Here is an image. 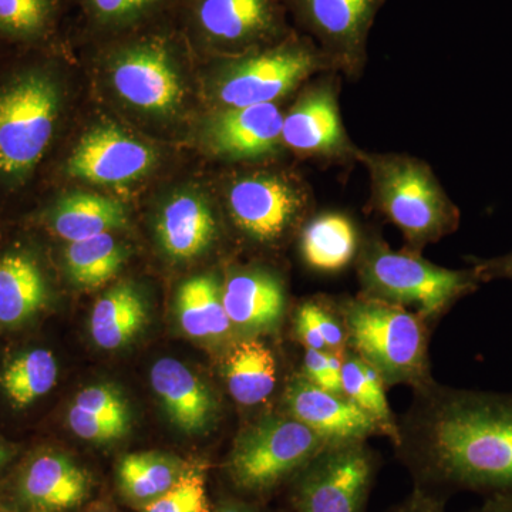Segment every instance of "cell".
Wrapping results in <instances>:
<instances>
[{
    "mask_svg": "<svg viewBox=\"0 0 512 512\" xmlns=\"http://www.w3.org/2000/svg\"><path fill=\"white\" fill-rule=\"evenodd\" d=\"M69 426L80 439L93 441V443H107L126 436L128 429L120 424L99 419L92 414L82 412L76 407H70Z\"/></svg>",
    "mask_w": 512,
    "mask_h": 512,
    "instance_id": "d590c367",
    "label": "cell"
},
{
    "mask_svg": "<svg viewBox=\"0 0 512 512\" xmlns=\"http://www.w3.org/2000/svg\"><path fill=\"white\" fill-rule=\"evenodd\" d=\"M373 210L402 232L409 251L419 252L458 229L461 212L429 163L407 153H375L360 148Z\"/></svg>",
    "mask_w": 512,
    "mask_h": 512,
    "instance_id": "7a4b0ae2",
    "label": "cell"
},
{
    "mask_svg": "<svg viewBox=\"0 0 512 512\" xmlns=\"http://www.w3.org/2000/svg\"><path fill=\"white\" fill-rule=\"evenodd\" d=\"M468 512H512L510 495H488L484 503Z\"/></svg>",
    "mask_w": 512,
    "mask_h": 512,
    "instance_id": "ab89813d",
    "label": "cell"
},
{
    "mask_svg": "<svg viewBox=\"0 0 512 512\" xmlns=\"http://www.w3.org/2000/svg\"><path fill=\"white\" fill-rule=\"evenodd\" d=\"M225 380L238 404L251 407L264 403L274 393L278 380L274 353L259 340L235 343L225 360Z\"/></svg>",
    "mask_w": 512,
    "mask_h": 512,
    "instance_id": "cb8c5ba5",
    "label": "cell"
},
{
    "mask_svg": "<svg viewBox=\"0 0 512 512\" xmlns=\"http://www.w3.org/2000/svg\"><path fill=\"white\" fill-rule=\"evenodd\" d=\"M126 224V207L120 201L86 192L66 195L50 215V227L67 242L110 234Z\"/></svg>",
    "mask_w": 512,
    "mask_h": 512,
    "instance_id": "603a6c76",
    "label": "cell"
},
{
    "mask_svg": "<svg viewBox=\"0 0 512 512\" xmlns=\"http://www.w3.org/2000/svg\"><path fill=\"white\" fill-rule=\"evenodd\" d=\"M96 512H110V511H96Z\"/></svg>",
    "mask_w": 512,
    "mask_h": 512,
    "instance_id": "7bdbcfd3",
    "label": "cell"
},
{
    "mask_svg": "<svg viewBox=\"0 0 512 512\" xmlns=\"http://www.w3.org/2000/svg\"><path fill=\"white\" fill-rule=\"evenodd\" d=\"M177 315L181 328L194 339L218 340L234 329L225 311L221 282L214 275L194 276L180 286Z\"/></svg>",
    "mask_w": 512,
    "mask_h": 512,
    "instance_id": "484cf974",
    "label": "cell"
},
{
    "mask_svg": "<svg viewBox=\"0 0 512 512\" xmlns=\"http://www.w3.org/2000/svg\"><path fill=\"white\" fill-rule=\"evenodd\" d=\"M157 235L161 248L173 259L187 261L204 254L218 235L210 201L200 192L174 195L160 212Z\"/></svg>",
    "mask_w": 512,
    "mask_h": 512,
    "instance_id": "d6986e66",
    "label": "cell"
},
{
    "mask_svg": "<svg viewBox=\"0 0 512 512\" xmlns=\"http://www.w3.org/2000/svg\"><path fill=\"white\" fill-rule=\"evenodd\" d=\"M343 353L305 349L301 375L320 389L345 396L342 387Z\"/></svg>",
    "mask_w": 512,
    "mask_h": 512,
    "instance_id": "e575fe53",
    "label": "cell"
},
{
    "mask_svg": "<svg viewBox=\"0 0 512 512\" xmlns=\"http://www.w3.org/2000/svg\"><path fill=\"white\" fill-rule=\"evenodd\" d=\"M143 512H211L201 468L187 466L180 480L147 504Z\"/></svg>",
    "mask_w": 512,
    "mask_h": 512,
    "instance_id": "d6a6232c",
    "label": "cell"
},
{
    "mask_svg": "<svg viewBox=\"0 0 512 512\" xmlns=\"http://www.w3.org/2000/svg\"><path fill=\"white\" fill-rule=\"evenodd\" d=\"M295 332L305 349L328 352L316 318V301H306L299 306L295 318Z\"/></svg>",
    "mask_w": 512,
    "mask_h": 512,
    "instance_id": "8d00e7d4",
    "label": "cell"
},
{
    "mask_svg": "<svg viewBox=\"0 0 512 512\" xmlns=\"http://www.w3.org/2000/svg\"><path fill=\"white\" fill-rule=\"evenodd\" d=\"M355 261L360 295L402 306L426 320L444 315L483 284L473 266L443 268L419 252L394 251L377 237L360 241Z\"/></svg>",
    "mask_w": 512,
    "mask_h": 512,
    "instance_id": "3957f363",
    "label": "cell"
},
{
    "mask_svg": "<svg viewBox=\"0 0 512 512\" xmlns=\"http://www.w3.org/2000/svg\"><path fill=\"white\" fill-rule=\"evenodd\" d=\"M342 79L336 72L320 73L299 89L295 103L285 111L282 141L286 150L318 163L356 161L360 148L350 138L340 111Z\"/></svg>",
    "mask_w": 512,
    "mask_h": 512,
    "instance_id": "4fadbf2b",
    "label": "cell"
},
{
    "mask_svg": "<svg viewBox=\"0 0 512 512\" xmlns=\"http://www.w3.org/2000/svg\"><path fill=\"white\" fill-rule=\"evenodd\" d=\"M73 407L99 419L130 427V409L124 397L110 386H90L77 394Z\"/></svg>",
    "mask_w": 512,
    "mask_h": 512,
    "instance_id": "836d02e7",
    "label": "cell"
},
{
    "mask_svg": "<svg viewBox=\"0 0 512 512\" xmlns=\"http://www.w3.org/2000/svg\"><path fill=\"white\" fill-rule=\"evenodd\" d=\"M478 278L483 284L497 279H510L512 281V251L508 254L495 256L491 259H480L473 264Z\"/></svg>",
    "mask_w": 512,
    "mask_h": 512,
    "instance_id": "f35d334b",
    "label": "cell"
},
{
    "mask_svg": "<svg viewBox=\"0 0 512 512\" xmlns=\"http://www.w3.org/2000/svg\"><path fill=\"white\" fill-rule=\"evenodd\" d=\"M366 441L330 443L292 478L296 512H366L376 477Z\"/></svg>",
    "mask_w": 512,
    "mask_h": 512,
    "instance_id": "8fae6325",
    "label": "cell"
},
{
    "mask_svg": "<svg viewBox=\"0 0 512 512\" xmlns=\"http://www.w3.org/2000/svg\"><path fill=\"white\" fill-rule=\"evenodd\" d=\"M90 477L63 454L36 457L20 478V501L29 512H64L83 503Z\"/></svg>",
    "mask_w": 512,
    "mask_h": 512,
    "instance_id": "ac0fdd59",
    "label": "cell"
},
{
    "mask_svg": "<svg viewBox=\"0 0 512 512\" xmlns=\"http://www.w3.org/2000/svg\"><path fill=\"white\" fill-rule=\"evenodd\" d=\"M60 111V90L49 73L30 70L0 92V174L30 173L49 147Z\"/></svg>",
    "mask_w": 512,
    "mask_h": 512,
    "instance_id": "30bf717a",
    "label": "cell"
},
{
    "mask_svg": "<svg viewBox=\"0 0 512 512\" xmlns=\"http://www.w3.org/2000/svg\"><path fill=\"white\" fill-rule=\"evenodd\" d=\"M332 64L315 42L295 32L274 46L231 57H218L211 94L218 109L278 103Z\"/></svg>",
    "mask_w": 512,
    "mask_h": 512,
    "instance_id": "5b68a950",
    "label": "cell"
},
{
    "mask_svg": "<svg viewBox=\"0 0 512 512\" xmlns=\"http://www.w3.org/2000/svg\"><path fill=\"white\" fill-rule=\"evenodd\" d=\"M127 259V249L111 234L69 242L64 251L67 272L82 288H99L120 271Z\"/></svg>",
    "mask_w": 512,
    "mask_h": 512,
    "instance_id": "f546056e",
    "label": "cell"
},
{
    "mask_svg": "<svg viewBox=\"0 0 512 512\" xmlns=\"http://www.w3.org/2000/svg\"><path fill=\"white\" fill-rule=\"evenodd\" d=\"M148 319L146 299L136 286L121 282L94 305L90 330L101 349L123 348L136 338Z\"/></svg>",
    "mask_w": 512,
    "mask_h": 512,
    "instance_id": "7402d4cb",
    "label": "cell"
},
{
    "mask_svg": "<svg viewBox=\"0 0 512 512\" xmlns=\"http://www.w3.org/2000/svg\"><path fill=\"white\" fill-rule=\"evenodd\" d=\"M63 0H0V36L39 43L55 35Z\"/></svg>",
    "mask_w": 512,
    "mask_h": 512,
    "instance_id": "1f68e13d",
    "label": "cell"
},
{
    "mask_svg": "<svg viewBox=\"0 0 512 512\" xmlns=\"http://www.w3.org/2000/svg\"><path fill=\"white\" fill-rule=\"evenodd\" d=\"M284 402L286 414L301 421L328 443L366 441L377 434L384 436L379 423L348 397L320 389L302 375L289 380Z\"/></svg>",
    "mask_w": 512,
    "mask_h": 512,
    "instance_id": "2e32d148",
    "label": "cell"
},
{
    "mask_svg": "<svg viewBox=\"0 0 512 512\" xmlns=\"http://www.w3.org/2000/svg\"><path fill=\"white\" fill-rule=\"evenodd\" d=\"M116 37L107 66L117 94L138 110L174 113L184 99L177 37L153 25Z\"/></svg>",
    "mask_w": 512,
    "mask_h": 512,
    "instance_id": "8992f818",
    "label": "cell"
},
{
    "mask_svg": "<svg viewBox=\"0 0 512 512\" xmlns=\"http://www.w3.org/2000/svg\"><path fill=\"white\" fill-rule=\"evenodd\" d=\"M225 204L232 224L245 238L271 247L301 232L311 220L313 194L298 174L255 171L229 181Z\"/></svg>",
    "mask_w": 512,
    "mask_h": 512,
    "instance_id": "9c48e42d",
    "label": "cell"
},
{
    "mask_svg": "<svg viewBox=\"0 0 512 512\" xmlns=\"http://www.w3.org/2000/svg\"><path fill=\"white\" fill-rule=\"evenodd\" d=\"M187 468L178 458L161 453H133L123 457L117 468L121 491L134 503L150 504L171 487Z\"/></svg>",
    "mask_w": 512,
    "mask_h": 512,
    "instance_id": "4316f807",
    "label": "cell"
},
{
    "mask_svg": "<svg viewBox=\"0 0 512 512\" xmlns=\"http://www.w3.org/2000/svg\"><path fill=\"white\" fill-rule=\"evenodd\" d=\"M8 457V450H6L5 444H3L2 440H0V467H2V464L8 460Z\"/></svg>",
    "mask_w": 512,
    "mask_h": 512,
    "instance_id": "b9f144b4",
    "label": "cell"
},
{
    "mask_svg": "<svg viewBox=\"0 0 512 512\" xmlns=\"http://www.w3.org/2000/svg\"><path fill=\"white\" fill-rule=\"evenodd\" d=\"M284 116L278 103L218 109L205 126V144L222 160H266L285 148Z\"/></svg>",
    "mask_w": 512,
    "mask_h": 512,
    "instance_id": "9a60e30c",
    "label": "cell"
},
{
    "mask_svg": "<svg viewBox=\"0 0 512 512\" xmlns=\"http://www.w3.org/2000/svg\"><path fill=\"white\" fill-rule=\"evenodd\" d=\"M47 286L36 262L25 254L0 258V323L18 326L45 308Z\"/></svg>",
    "mask_w": 512,
    "mask_h": 512,
    "instance_id": "d4e9b609",
    "label": "cell"
},
{
    "mask_svg": "<svg viewBox=\"0 0 512 512\" xmlns=\"http://www.w3.org/2000/svg\"><path fill=\"white\" fill-rule=\"evenodd\" d=\"M359 247L355 222L342 212L315 215L301 231L303 261L318 272L342 271L355 261Z\"/></svg>",
    "mask_w": 512,
    "mask_h": 512,
    "instance_id": "44dd1931",
    "label": "cell"
},
{
    "mask_svg": "<svg viewBox=\"0 0 512 512\" xmlns=\"http://www.w3.org/2000/svg\"><path fill=\"white\" fill-rule=\"evenodd\" d=\"M59 367L53 353L33 349L23 353L0 373V387L13 406L25 409L55 387Z\"/></svg>",
    "mask_w": 512,
    "mask_h": 512,
    "instance_id": "4dcf8cb0",
    "label": "cell"
},
{
    "mask_svg": "<svg viewBox=\"0 0 512 512\" xmlns=\"http://www.w3.org/2000/svg\"><path fill=\"white\" fill-rule=\"evenodd\" d=\"M342 387L343 394L373 417L382 427L384 436L389 437L397 446L400 427L387 402L386 384L372 366L349 349L343 353Z\"/></svg>",
    "mask_w": 512,
    "mask_h": 512,
    "instance_id": "83f0119b",
    "label": "cell"
},
{
    "mask_svg": "<svg viewBox=\"0 0 512 512\" xmlns=\"http://www.w3.org/2000/svg\"><path fill=\"white\" fill-rule=\"evenodd\" d=\"M156 161L153 147L103 124L84 134L67 161V173L87 183L124 185L144 177Z\"/></svg>",
    "mask_w": 512,
    "mask_h": 512,
    "instance_id": "5bb4252c",
    "label": "cell"
},
{
    "mask_svg": "<svg viewBox=\"0 0 512 512\" xmlns=\"http://www.w3.org/2000/svg\"><path fill=\"white\" fill-rule=\"evenodd\" d=\"M222 299L232 328L248 333L274 329L286 308L284 282L261 268L235 271L222 285Z\"/></svg>",
    "mask_w": 512,
    "mask_h": 512,
    "instance_id": "e0dca14e",
    "label": "cell"
},
{
    "mask_svg": "<svg viewBox=\"0 0 512 512\" xmlns=\"http://www.w3.org/2000/svg\"><path fill=\"white\" fill-rule=\"evenodd\" d=\"M400 427V456L430 490L512 497V393L431 384Z\"/></svg>",
    "mask_w": 512,
    "mask_h": 512,
    "instance_id": "6da1fadb",
    "label": "cell"
},
{
    "mask_svg": "<svg viewBox=\"0 0 512 512\" xmlns=\"http://www.w3.org/2000/svg\"><path fill=\"white\" fill-rule=\"evenodd\" d=\"M387 0H284L296 30L311 37L343 79L359 80L369 37Z\"/></svg>",
    "mask_w": 512,
    "mask_h": 512,
    "instance_id": "7c38bea8",
    "label": "cell"
},
{
    "mask_svg": "<svg viewBox=\"0 0 512 512\" xmlns=\"http://www.w3.org/2000/svg\"><path fill=\"white\" fill-rule=\"evenodd\" d=\"M151 386L171 421L187 433L207 429L217 413V402L207 384L178 360H157L151 369Z\"/></svg>",
    "mask_w": 512,
    "mask_h": 512,
    "instance_id": "ffe728a7",
    "label": "cell"
},
{
    "mask_svg": "<svg viewBox=\"0 0 512 512\" xmlns=\"http://www.w3.org/2000/svg\"><path fill=\"white\" fill-rule=\"evenodd\" d=\"M87 28L97 35L120 36L153 25L177 0H77Z\"/></svg>",
    "mask_w": 512,
    "mask_h": 512,
    "instance_id": "f1b7e54d",
    "label": "cell"
},
{
    "mask_svg": "<svg viewBox=\"0 0 512 512\" xmlns=\"http://www.w3.org/2000/svg\"><path fill=\"white\" fill-rule=\"evenodd\" d=\"M185 32L215 57L274 46L295 32L284 0H177Z\"/></svg>",
    "mask_w": 512,
    "mask_h": 512,
    "instance_id": "ba28073f",
    "label": "cell"
},
{
    "mask_svg": "<svg viewBox=\"0 0 512 512\" xmlns=\"http://www.w3.org/2000/svg\"><path fill=\"white\" fill-rule=\"evenodd\" d=\"M387 512H446V497L440 491L417 485L412 493Z\"/></svg>",
    "mask_w": 512,
    "mask_h": 512,
    "instance_id": "74e56055",
    "label": "cell"
},
{
    "mask_svg": "<svg viewBox=\"0 0 512 512\" xmlns=\"http://www.w3.org/2000/svg\"><path fill=\"white\" fill-rule=\"evenodd\" d=\"M217 512H259L256 511L255 508L249 507V505L244 503H234V501H229V503L222 504L220 508H218Z\"/></svg>",
    "mask_w": 512,
    "mask_h": 512,
    "instance_id": "60d3db41",
    "label": "cell"
},
{
    "mask_svg": "<svg viewBox=\"0 0 512 512\" xmlns=\"http://www.w3.org/2000/svg\"><path fill=\"white\" fill-rule=\"evenodd\" d=\"M328 444L289 414L262 417L238 434L227 473L242 493H269L292 480Z\"/></svg>",
    "mask_w": 512,
    "mask_h": 512,
    "instance_id": "52a82bcc",
    "label": "cell"
},
{
    "mask_svg": "<svg viewBox=\"0 0 512 512\" xmlns=\"http://www.w3.org/2000/svg\"><path fill=\"white\" fill-rule=\"evenodd\" d=\"M339 313L348 349L372 366L386 387L406 384L421 392L434 383L426 319L363 295L340 303Z\"/></svg>",
    "mask_w": 512,
    "mask_h": 512,
    "instance_id": "277c9868",
    "label": "cell"
}]
</instances>
